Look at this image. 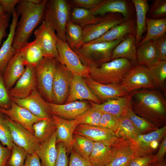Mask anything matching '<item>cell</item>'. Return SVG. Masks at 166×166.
Returning <instances> with one entry per match:
<instances>
[{
  "instance_id": "obj_45",
  "label": "cell",
  "mask_w": 166,
  "mask_h": 166,
  "mask_svg": "<svg viewBox=\"0 0 166 166\" xmlns=\"http://www.w3.org/2000/svg\"><path fill=\"white\" fill-rule=\"evenodd\" d=\"M0 142L3 146L11 150L13 142L10 128L6 119V116L0 112Z\"/></svg>"
},
{
  "instance_id": "obj_44",
  "label": "cell",
  "mask_w": 166,
  "mask_h": 166,
  "mask_svg": "<svg viewBox=\"0 0 166 166\" xmlns=\"http://www.w3.org/2000/svg\"><path fill=\"white\" fill-rule=\"evenodd\" d=\"M166 0H155L149 8L146 17L152 19L166 18Z\"/></svg>"
},
{
  "instance_id": "obj_33",
  "label": "cell",
  "mask_w": 166,
  "mask_h": 166,
  "mask_svg": "<svg viewBox=\"0 0 166 166\" xmlns=\"http://www.w3.org/2000/svg\"><path fill=\"white\" fill-rule=\"evenodd\" d=\"M18 51L22 54L26 66L34 67L44 57L41 47L36 39L28 42Z\"/></svg>"
},
{
  "instance_id": "obj_22",
  "label": "cell",
  "mask_w": 166,
  "mask_h": 166,
  "mask_svg": "<svg viewBox=\"0 0 166 166\" xmlns=\"http://www.w3.org/2000/svg\"><path fill=\"white\" fill-rule=\"evenodd\" d=\"M48 103L51 114L67 120L75 119L91 107L86 102L79 101L61 105Z\"/></svg>"
},
{
  "instance_id": "obj_25",
  "label": "cell",
  "mask_w": 166,
  "mask_h": 166,
  "mask_svg": "<svg viewBox=\"0 0 166 166\" xmlns=\"http://www.w3.org/2000/svg\"><path fill=\"white\" fill-rule=\"evenodd\" d=\"M136 33V18L126 19L112 27L100 38L89 43L112 41Z\"/></svg>"
},
{
  "instance_id": "obj_11",
  "label": "cell",
  "mask_w": 166,
  "mask_h": 166,
  "mask_svg": "<svg viewBox=\"0 0 166 166\" xmlns=\"http://www.w3.org/2000/svg\"><path fill=\"white\" fill-rule=\"evenodd\" d=\"M166 132V126L164 125L149 133L140 134L131 140L135 148V158L152 155Z\"/></svg>"
},
{
  "instance_id": "obj_6",
  "label": "cell",
  "mask_w": 166,
  "mask_h": 166,
  "mask_svg": "<svg viewBox=\"0 0 166 166\" xmlns=\"http://www.w3.org/2000/svg\"><path fill=\"white\" fill-rule=\"evenodd\" d=\"M57 62L56 58L44 57L34 67L37 89L49 103H53L52 86Z\"/></svg>"
},
{
  "instance_id": "obj_2",
  "label": "cell",
  "mask_w": 166,
  "mask_h": 166,
  "mask_svg": "<svg viewBox=\"0 0 166 166\" xmlns=\"http://www.w3.org/2000/svg\"><path fill=\"white\" fill-rule=\"evenodd\" d=\"M47 0H43L39 4L29 0H20L16 11L20 16L15 30L12 46L17 51L28 42L31 34L43 20Z\"/></svg>"
},
{
  "instance_id": "obj_13",
  "label": "cell",
  "mask_w": 166,
  "mask_h": 166,
  "mask_svg": "<svg viewBox=\"0 0 166 166\" xmlns=\"http://www.w3.org/2000/svg\"><path fill=\"white\" fill-rule=\"evenodd\" d=\"M36 39L40 45L45 57L56 59L58 57L55 31L44 20L34 31Z\"/></svg>"
},
{
  "instance_id": "obj_48",
  "label": "cell",
  "mask_w": 166,
  "mask_h": 166,
  "mask_svg": "<svg viewBox=\"0 0 166 166\" xmlns=\"http://www.w3.org/2000/svg\"><path fill=\"white\" fill-rule=\"evenodd\" d=\"M57 156L54 166H68L69 160L66 149L63 143H57Z\"/></svg>"
},
{
  "instance_id": "obj_47",
  "label": "cell",
  "mask_w": 166,
  "mask_h": 166,
  "mask_svg": "<svg viewBox=\"0 0 166 166\" xmlns=\"http://www.w3.org/2000/svg\"><path fill=\"white\" fill-rule=\"evenodd\" d=\"M11 101L4 81L2 73H0V108L8 109L11 106Z\"/></svg>"
},
{
  "instance_id": "obj_29",
  "label": "cell",
  "mask_w": 166,
  "mask_h": 166,
  "mask_svg": "<svg viewBox=\"0 0 166 166\" xmlns=\"http://www.w3.org/2000/svg\"><path fill=\"white\" fill-rule=\"evenodd\" d=\"M55 131L47 140L40 143L35 152L42 166H54L57 156Z\"/></svg>"
},
{
  "instance_id": "obj_3",
  "label": "cell",
  "mask_w": 166,
  "mask_h": 166,
  "mask_svg": "<svg viewBox=\"0 0 166 166\" xmlns=\"http://www.w3.org/2000/svg\"><path fill=\"white\" fill-rule=\"evenodd\" d=\"M133 65L128 59L118 58L103 63L98 66L89 67V76L103 84H119Z\"/></svg>"
},
{
  "instance_id": "obj_43",
  "label": "cell",
  "mask_w": 166,
  "mask_h": 166,
  "mask_svg": "<svg viewBox=\"0 0 166 166\" xmlns=\"http://www.w3.org/2000/svg\"><path fill=\"white\" fill-rule=\"evenodd\" d=\"M28 154L26 150L13 143L6 166H23Z\"/></svg>"
},
{
  "instance_id": "obj_54",
  "label": "cell",
  "mask_w": 166,
  "mask_h": 166,
  "mask_svg": "<svg viewBox=\"0 0 166 166\" xmlns=\"http://www.w3.org/2000/svg\"><path fill=\"white\" fill-rule=\"evenodd\" d=\"M154 155L136 157L131 161L128 166H144L146 164L153 161Z\"/></svg>"
},
{
  "instance_id": "obj_57",
  "label": "cell",
  "mask_w": 166,
  "mask_h": 166,
  "mask_svg": "<svg viewBox=\"0 0 166 166\" xmlns=\"http://www.w3.org/2000/svg\"><path fill=\"white\" fill-rule=\"evenodd\" d=\"M23 166H42L40 160L35 152L28 154Z\"/></svg>"
},
{
  "instance_id": "obj_24",
  "label": "cell",
  "mask_w": 166,
  "mask_h": 166,
  "mask_svg": "<svg viewBox=\"0 0 166 166\" xmlns=\"http://www.w3.org/2000/svg\"><path fill=\"white\" fill-rule=\"evenodd\" d=\"M25 67L22 54L17 51L8 62L2 73L4 83L8 91L13 87L23 74Z\"/></svg>"
},
{
  "instance_id": "obj_34",
  "label": "cell",
  "mask_w": 166,
  "mask_h": 166,
  "mask_svg": "<svg viewBox=\"0 0 166 166\" xmlns=\"http://www.w3.org/2000/svg\"><path fill=\"white\" fill-rule=\"evenodd\" d=\"M152 81L166 95V61L159 60L147 67Z\"/></svg>"
},
{
  "instance_id": "obj_15",
  "label": "cell",
  "mask_w": 166,
  "mask_h": 166,
  "mask_svg": "<svg viewBox=\"0 0 166 166\" xmlns=\"http://www.w3.org/2000/svg\"><path fill=\"white\" fill-rule=\"evenodd\" d=\"M97 16H102L109 13H118L126 19L136 18L134 5L128 0H104L101 4L92 11Z\"/></svg>"
},
{
  "instance_id": "obj_53",
  "label": "cell",
  "mask_w": 166,
  "mask_h": 166,
  "mask_svg": "<svg viewBox=\"0 0 166 166\" xmlns=\"http://www.w3.org/2000/svg\"><path fill=\"white\" fill-rule=\"evenodd\" d=\"M10 16L5 14L0 17V45L3 38L7 35L6 30L9 25Z\"/></svg>"
},
{
  "instance_id": "obj_60",
  "label": "cell",
  "mask_w": 166,
  "mask_h": 166,
  "mask_svg": "<svg viewBox=\"0 0 166 166\" xmlns=\"http://www.w3.org/2000/svg\"><path fill=\"white\" fill-rule=\"evenodd\" d=\"M154 166V162L153 161L149 162L144 166Z\"/></svg>"
},
{
  "instance_id": "obj_51",
  "label": "cell",
  "mask_w": 166,
  "mask_h": 166,
  "mask_svg": "<svg viewBox=\"0 0 166 166\" xmlns=\"http://www.w3.org/2000/svg\"><path fill=\"white\" fill-rule=\"evenodd\" d=\"M158 53L159 60L166 61V35L154 40Z\"/></svg>"
},
{
  "instance_id": "obj_4",
  "label": "cell",
  "mask_w": 166,
  "mask_h": 166,
  "mask_svg": "<svg viewBox=\"0 0 166 166\" xmlns=\"http://www.w3.org/2000/svg\"><path fill=\"white\" fill-rule=\"evenodd\" d=\"M124 38L110 42L88 43L73 50L84 65L88 68L97 66L111 60L113 49Z\"/></svg>"
},
{
  "instance_id": "obj_37",
  "label": "cell",
  "mask_w": 166,
  "mask_h": 166,
  "mask_svg": "<svg viewBox=\"0 0 166 166\" xmlns=\"http://www.w3.org/2000/svg\"><path fill=\"white\" fill-rule=\"evenodd\" d=\"M101 17L95 15L90 10L76 7L73 8L71 13L70 20L83 28L95 22Z\"/></svg>"
},
{
  "instance_id": "obj_42",
  "label": "cell",
  "mask_w": 166,
  "mask_h": 166,
  "mask_svg": "<svg viewBox=\"0 0 166 166\" xmlns=\"http://www.w3.org/2000/svg\"><path fill=\"white\" fill-rule=\"evenodd\" d=\"M102 113L91 107L76 119L79 124L98 126Z\"/></svg>"
},
{
  "instance_id": "obj_1",
  "label": "cell",
  "mask_w": 166,
  "mask_h": 166,
  "mask_svg": "<svg viewBox=\"0 0 166 166\" xmlns=\"http://www.w3.org/2000/svg\"><path fill=\"white\" fill-rule=\"evenodd\" d=\"M130 93V106L135 113L157 128L163 127L166 121V101L160 92L143 88Z\"/></svg>"
},
{
  "instance_id": "obj_39",
  "label": "cell",
  "mask_w": 166,
  "mask_h": 166,
  "mask_svg": "<svg viewBox=\"0 0 166 166\" xmlns=\"http://www.w3.org/2000/svg\"><path fill=\"white\" fill-rule=\"evenodd\" d=\"M94 143L93 141L85 136L73 134V149L80 156L89 160Z\"/></svg>"
},
{
  "instance_id": "obj_30",
  "label": "cell",
  "mask_w": 166,
  "mask_h": 166,
  "mask_svg": "<svg viewBox=\"0 0 166 166\" xmlns=\"http://www.w3.org/2000/svg\"><path fill=\"white\" fill-rule=\"evenodd\" d=\"M10 30L7 38L0 48V73H3L8 62L17 51L12 46L19 15L15 11L12 14Z\"/></svg>"
},
{
  "instance_id": "obj_52",
  "label": "cell",
  "mask_w": 166,
  "mask_h": 166,
  "mask_svg": "<svg viewBox=\"0 0 166 166\" xmlns=\"http://www.w3.org/2000/svg\"><path fill=\"white\" fill-rule=\"evenodd\" d=\"M20 0H0V3L6 14H12L16 11L15 7Z\"/></svg>"
},
{
  "instance_id": "obj_41",
  "label": "cell",
  "mask_w": 166,
  "mask_h": 166,
  "mask_svg": "<svg viewBox=\"0 0 166 166\" xmlns=\"http://www.w3.org/2000/svg\"><path fill=\"white\" fill-rule=\"evenodd\" d=\"M66 29V42L72 49L77 48L82 39V27L72 22L70 19L67 23Z\"/></svg>"
},
{
  "instance_id": "obj_27",
  "label": "cell",
  "mask_w": 166,
  "mask_h": 166,
  "mask_svg": "<svg viewBox=\"0 0 166 166\" xmlns=\"http://www.w3.org/2000/svg\"><path fill=\"white\" fill-rule=\"evenodd\" d=\"M135 148L132 141L120 138L117 143L116 153L113 161L106 166H128L135 158Z\"/></svg>"
},
{
  "instance_id": "obj_19",
  "label": "cell",
  "mask_w": 166,
  "mask_h": 166,
  "mask_svg": "<svg viewBox=\"0 0 166 166\" xmlns=\"http://www.w3.org/2000/svg\"><path fill=\"white\" fill-rule=\"evenodd\" d=\"M51 115L56 127V143H62L67 154H69L73 149L74 131L79 124L75 119L67 120L53 114Z\"/></svg>"
},
{
  "instance_id": "obj_49",
  "label": "cell",
  "mask_w": 166,
  "mask_h": 166,
  "mask_svg": "<svg viewBox=\"0 0 166 166\" xmlns=\"http://www.w3.org/2000/svg\"><path fill=\"white\" fill-rule=\"evenodd\" d=\"M70 153L68 166H93L89 160L80 156L73 149Z\"/></svg>"
},
{
  "instance_id": "obj_46",
  "label": "cell",
  "mask_w": 166,
  "mask_h": 166,
  "mask_svg": "<svg viewBox=\"0 0 166 166\" xmlns=\"http://www.w3.org/2000/svg\"><path fill=\"white\" fill-rule=\"evenodd\" d=\"M120 117L108 113H102L98 126L114 133L118 126Z\"/></svg>"
},
{
  "instance_id": "obj_36",
  "label": "cell",
  "mask_w": 166,
  "mask_h": 166,
  "mask_svg": "<svg viewBox=\"0 0 166 166\" xmlns=\"http://www.w3.org/2000/svg\"><path fill=\"white\" fill-rule=\"evenodd\" d=\"M33 134L40 143L48 140L56 131V127L52 117L34 123Z\"/></svg>"
},
{
  "instance_id": "obj_31",
  "label": "cell",
  "mask_w": 166,
  "mask_h": 166,
  "mask_svg": "<svg viewBox=\"0 0 166 166\" xmlns=\"http://www.w3.org/2000/svg\"><path fill=\"white\" fill-rule=\"evenodd\" d=\"M137 47L136 64L148 67L159 60L154 40L145 42Z\"/></svg>"
},
{
  "instance_id": "obj_55",
  "label": "cell",
  "mask_w": 166,
  "mask_h": 166,
  "mask_svg": "<svg viewBox=\"0 0 166 166\" xmlns=\"http://www.w3.org/2000/svg\"><path fill=\"white\" fill-rule=\"evenodd\" d=\"M166 153V136L163 137L160 144L159 150L155 155H154L153 160V162H160L165 161L164 157Z\"/></svg>"
},
{
  "instance_id": "obj_10",
  "label": "cell",
  "mask_w": 166,
  "mask_h": 166,
  "mask_svg": "<svg viewBox=\"0 0 166 166\" xmlns=\"http://www.w3.org/2000/svg\"><path fill=\"white\" fill-rule=\"evenodd\" d=\"M73 74L64 65L57 61L53 84V103L64 104L69 94Z\"/></svg>"
},
{
  "instance_id": "obj_26",
  "label": "cell",
  "mask_w": 166,
  "mask_h": 166,
  "mask_svg": "<svg viewBox=\"0 0 166 166\" xmlns=\"http://www.w3.org/2000/svg\"><path fill=\"white\" fill-rule=\"evenodd\" d=\"M131 94L130 93L124 97L108 100L100 104L89 101L91 106L102 113L110 114L120 117L126 112L130 105Z\"/></svg>"
},
{
  "instance_id": "obj_35",
  "label": "cell",
  "mask_w": 166,
  "mask_h": 166,
  "mask_svg": "<svg viewBox=\"0 0 166 166\" xmlns=\"http://www.w3.org/2000/svg\"><path fill=\"white\" fill-rule=\"evenodd\" d=\"M146 25L147 29L146 35L138 45L149 40H156L166 34V18L152 19L146 17Z\"/></svg>"
},
{
  "instance_id": "obj_9",
  "label": "cell",
  "mask_w": 166,
  "mask_h": 166,
  "mask_svg": "<svg viewBox=\"0 0 166 166\" xmlns=\"http://www.w3.org/2000/svg\"><path fill=\"white\" fill-rule=\"evenodd\" d=\"M121 87L129 93L139 89H154L147 67L136 64L133 65L119 84Z\"/></svg>"
},
{
  "instance_id": "obj_56",
  "label": "cell",
  "mask_w": 166,
  "mask_h": 166,
  "mask_svg": "<svg viewBox=\"0 0 166 166\" xmlns=\"http://www.w3.org/2000/svg\"><path fill=\"white\" fill-rule=\"evenodd\" d=\"M11 154V150L3 146L0 142V166H6Z\"/></svg>"
},
{
  "instance_id": "obj_18",
  "label": "cell",
  "mask_w": 166,
  "mask_h": 166,
  "mask_svg": "<svg viewBox=\"0 0 166 166\" xmlns=\"http://www.w3.org/2000/svg\"><path fill=\"white\" fill-rule=\"evenodd\" d=\"M0 112L25 128L33 134V124L45 119L36 117L26 109L12 101L9 108L6 109L0 108Z\"/></svg>"
},
{
  "instance_id": "obj_12",
  "label": "cell",
  "mask_w": 166,
  "mask_h": 166,
  "mask_svg": "<svg viewBox=\"0 0 166 166\" xmlns=\"http://www.w3.org/2000/svg\"><path fill=\"white\" fill-rule=\"evenodd\" d=\"M6 119L13 143L24 149L28 154L35 152L40 143L34 134L6 116Z\"/></svg>"
},
{
  "instance_id": "obj_59",
  "label": "cell",
  "mask_w": 166,
  "mask_h": 166,
  "mask_svg": "<svg viewBox=\"0 0 166 166\" xmlns=\"http://www.w3.org/2000/svg\"><path fill=\"white\" fill-rule=\"evenodd\" d=\"M5 14L6 13H5L2 6L0 3V17Z\"/></svg>"
},
{
  "instance_id": "obj_58",
  "label": "cell",
  "mask_w": 166,
  "mask_h": 166,
  "mask_svg": "<svg viewBox=\"0 0 166 166\" xmlns=\"http://www.w3.org/2000/svg\"><path fill=\"white\" fill-rule=\"evenodd\" d=\"M153 166H166L165 161L160 162H154Z\"/></svg>"
},
{
  "instance_id": "obj_8",
  "label": "cell",
  "mask_w": 166,
  "mask_h": 166,
  "mask_svg": "<svg viewBox=\"0 0 166 166\" xmlns=\"http://www.w3.org/2000/svg\"><path fill=\"white\" fill-rule=\"evenodd\" d=\"M56 40L58 53L57 60L65 65L73 75L82 77H90L89 68L83 65L78 55L67 42L59 38L57 34Z\"/></svg>"
},
{
  "instance_id": "obj_7",
  "label": "cell",
  "mask_w": 166,
  "mask_h": 166,
  "mask_svg": "<svg viewBox=\"0 0 166 166\" xmlns=\"http://www.w3.org/2000/svg\"><path fill=\"white\" fill-rule=\"evenodd\" d=\"M125 19L118 13H109L101 16L95 22L82 28L83 38L77 47L98 38L112 27Z\"/></svg>"
},
{
  "instance_id": "obj_38",
  "label": "cell",
  "mask_w": 166,
  "mask_h": 166,
  "mask_svg": "<svg viewBox=\"0 0 166 166\" xmlns=\"http://www.w3.org/2000/svg\"><path fill=\"white\" fill-rule=\"evenodd\" d=\"M114 133L117 137L131 140L135 139L140 134L128 118L126 111L120 117L118 126Z\"/></svg>"
},
{
  "instance_id": "obj_17",
  "label": "cell",
  "mask_w": 166,
  "mask_h": 166,
  "mask_svg": "<svg viewBox=\"0 0 166 166\" xmlns=\"http://www.w3.org/2000/svg\"><path fill=\"white\" fill-rule=\"evenodd\" d=\"M11 100L37 117L46 118L52 117L48 102L41 96L37 89L25 98H13Z\"/></svg>"
},
{
  "instance_id": "obj_28",
  "label": "cell",
  "mask_w": 166,
  "mask_h": 166,
  "mask_svg": "<svg viewBox=\"0 0 166 166\" xmlns=\"http://www.w3.org/2000/svg\"><path fill=\"white\" fill-rule=\"evenodd\" d=\"M136 34H130L125 38L113 49L111 60L124 58L130 61L133 65L136 64L137 46Z\"/></svg>"
},
{
  "instance_id": "obj_16",
  "label": "cell",
  "mask_w": 166,
  "mask_h": 166,
  "mask_svg": "<svg viewBox=\"0 0 166 166\" xmlns=\"http://www.w3.org/2000/svg\"><path fill=\"white\" fill-rule=\"evenodd\" d=\"M82 77L90 90L101 102L123 97L129 93L124 90L119 84H103L90 77Z\"/></svg>"
},
{
  "instance_id": "obj_20",
  "label": "cell",
  "mask_w": 166,
  "mask_h": 166,
  "mask_svg": "<svg viewBox=\"0 0 166 166\" xmlns=\"http://www.w3.org/2000/svg\"><path fill=\"white\" fill-rule=\"evenodd\" d=\"M74 134H78L93 141L113 144L120 138L117 137L114 133L98 126L84 124H79L75 128Z\"/></svg>"
},
{
  "instance_id": "obj_23",
  "label": "cell",
  "mask_w": 166,
  "mask_h": 166,
  "mask_svg": "<svg viewBox=\"0 0 166 166\" xmlns=\"http://www.w3.org/2000/svg\"><path fill=\"white\" fill-rule=\"evenodd\" d=\"M81 100H89L97 104L102 103L90 90L82 77L73 75L69 94L64 104Z\"/></svg>"
},
{
  "instance_id": "obj_21",
  "label": "cell",
  "mask_w": 166,
  "mask_h": 166,
  "mask_svg": "<svg viewBox=\"0 0 166 166\" xmlns=\"http://www.w3.org/2000/svg\"><path fill=\"white\" fill-rule=\"evenodd\" d=\"M118 140L113 144L94 142L89 158V162L93 166H106L111 163L116 155Z\"/></svg>"
},
{
  "instance_id": "obj_14",
  "label": "cell",
  "mask_w": 166,
  "mask_h": 166,
  "mask_svg": "<svg viewBox=\"0 0 166 166\" xmlns=\"http://www.w3.org/2000/svg\"><path fill=\"white\" fill-rule=\"evenodd\" d=\"M37 89L34 67L26 66L25 71L14 85L8 91L10 99L25 98Z\"/></svg>"
},
{
  "instance_id": "obj_50",
  "label": "cell",
  "mask_w": 166,
  "mask_h": 166,
  "mask_svg": "<svg viewBox=\"0 0 166 166\" xmlns=\"http://www.w3.org/2000/svg\"><path fill=\"white\" fill-rule=\"evenodd\" d=\"M104 0H73V2L77 7L93 11L99 6Z\"/></svg>"
},
{
  "instance_id": "obj_5",
  "label": "cell",
  "mask_w": 166,
  "mask_h": 166,
  "mask_svg": "<svg viewBox=\"0 0 166 166\" xmlns=\"http://www.w3.org/2000/svg\"><path fill=\"white\" fill-rule=\"evenodd\" d=\"M70 14V6L66 1L47 0L43 20L56 32L59 38L66 41V25Z\"/></svg>"
},
{
  "instance_id": "obj_40",
  "label": "cell",
  "mask_w": 166,
  "mask_h": 166,
  "mask_svg": "<svg viewBox=\"0 0 166 166\" xmlns=\"http://www.w3.org/2000/svg\"><path fill=\"white\" fill-rule=\"evenodd\" d=\"M126 113L140 134L149 133L159 128L148 121L135 113L132 109L130 104L126 109Z\"/></svg>"
},
{
  "instance_id": "obj_32",
  "label": "cell",
  "mask_w": 166,
  "mask_h": 166,
  "mask_svg": "<svg viewBox=\"0 0 166 166\" xmlns=\"http://www.w3.org/2000/svg\"><path fill=\"white\" fill-rule=\"evenodd\" d=\"M131 1L134 6L136 16L135 37L137 47L146 28V15L149 7L147 0H132Z\"/></svg>"
}]
</instances>
